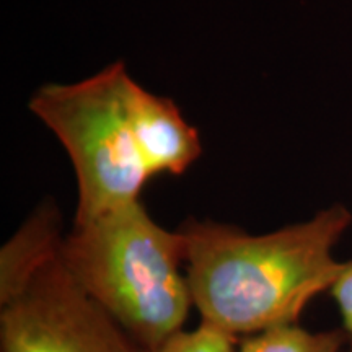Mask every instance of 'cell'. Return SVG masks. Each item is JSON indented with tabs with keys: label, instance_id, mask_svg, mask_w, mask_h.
<instances>
[{
	"label": "cell",
	"instance_id": "obj_1",
	"mask_svg": "<svg viewBox=\"0 0 352 352\" xmlns=\"http://www.w3.org/2000/svg\"><path fill=\"white\" fill-rule=\"evenodd\" d=\"M351 223L342 204L261 235L209 219L184 220V272L201 321L236 338L298 323L347 267L333 250Z\"/></svg>",
	"mask_w": 352,
	"mask_h": 352
},
{
	"label": "cell",
	"instance_id": "obj_2",
	"mask_svg": "<svg viewBox=\"0 0 352 352\" xmlns=\"http://www.w3.org/2000/svg\"><path fill=\"white\" fill-rule=\"evenodd\" d=\"M59 259L88 297L145 351L183 331L192 305L183 233L162 227L142 201L74 223Z\"/></svg>",
	"mask_w": 352,
	"mask_h": 352
},
{
	"label": "cell",
	"instance_id": "obj_3",
	"mask_svg": "<svg viewBox=\"0 0 352 352\" xmlns=\"http://www.w3.org/2000/svg\"><path fill=\"white\" fill-rule=\"evenodd\" d=\"M134 78L114 63L76 83H47L30 109L63 144L77 178L74 223L140 201L152 178L145 166L131 109Z\"/></svg>",
	"mask_w": 352,
	"mask_h": 352
},
{
	"label": "cell",
	"instance_id": "obj_4",
	"mask_svg": "<svg viewBox=\"0 0 352 352\" xmlns=\"http://www.w3.org/2000/svg\"><path fill=\"white\" fill-rule=\"evenodd\" d=\"M0 352H148L104 314L57 258L0 308Z\"/></svg>",
	"mask_w": 352,
	"mask_h": 352
},
{
	"label": "cell",
	"instance_id": "obj_5",
	"mask_svg": "<svg viewBox=\"0 0 352 352\" xmlns=\"http://www.w3.org/2000/svg\"><path fill=\"white\" fill-rule=\"evenodd\" d=\"M131 109L145 166L157 175H183L202 153L199 132L170 98L157 96L134 82Z\"/></svg>",
	"mask_w": 352,
	"mask_h": 352
},
{
	"label": "cell",
	"instance_id": "obj_6",
	"mask_svg": "<svg viewBox=\"0 0 352 352\" xmlns=\"http://www.w3.org/2000/svg\"><path fill=\"white\" fill-rule=\"evenodd\" d=\"M64 239L59 208L51 201L39 204L0 248V308L16 300L59 258Z\"/></svg>",
	"mask_w": 352,
	"mask_h": 352
},
{
	"label": "cell",
	"instance_id": "obj_7",
	"mask_svg": "<svg viewBox=\"0 0 352 352\" xmlns=\"http://www.w3.org/2000/svg\"><path fill=\"white\" fill-rule=\"evenodd\" d=\"M351 341L341 327L328 331H310L300 324H285L243 336L239 352H346Z\"/></svg>",
	"mask_w": 352,
	"mask_h": 352
},
{
	"label": "cell",
	"instance_id": "obj_8",
	"mask_svg": "<svg viewBox=\"0 0 352 352\" xmlns=\"http://www.w3.org/2000/svg\"><path fill=\"white\" fill-rule=\"evenodd\" d=\"M239 341L233 334L201 321L196 328L176 333L155 352H239Z\"/></svg>",
	"mask_w": 352,
	"mask_h": 352
},
{
	"label": "cell",
	"instance_id": "obj_9",
	"mask_svg": "<svg viewBox=\"0 0 352 352\" xmlns=\"http://www.w3.org/2000/svg\"><path fill=\"white\" fill-rule=\"evenodd\" d=\"M329 292H331L333 300L340 311L341 328L352 341V259L347 263L344 272Z\"/></svg>",
	"mask_w": 352,
	"mask_h": 352
},
{
	"label": "cell",
	"instance_id": "obj_10",
	"mask_svg": "<svg viewBox=\"0 0 352 352\" xmlns=\"http://www.w3.org/2000/svg\"><path fill=\"white\" fill-rule=\"evenodd\" d=\"M346 352H352V341H351V346H349V349H347Z\"/></svg>",
	"mask_w": 352,
	"mask_h": 352
}]
</instances>
